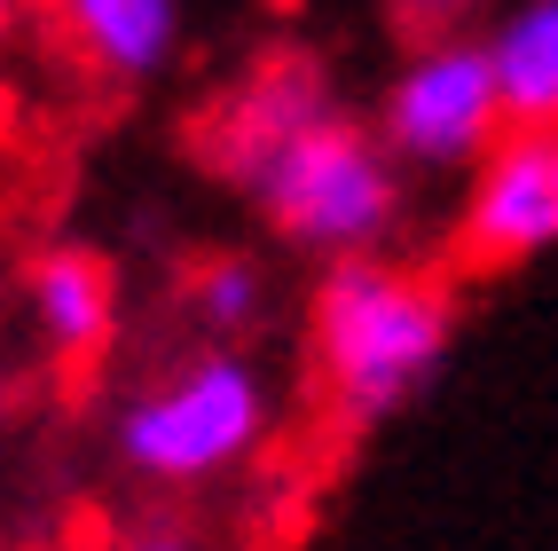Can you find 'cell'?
Returning <instances> with one entry per match:
<instances>
[{
    "mask_svg": "<svg viewBox=\"0 0 558 551\" xmlns=\"http://www.w3.org/2000/svg\"><path fill=\"white\" fill-rule=\"evenodd\" d=\"M307 339H315V379L330 394V418L347 433H369L440 379L457 339V291L440 268L386 261V252L323 261L307 300Z\"/></svg>",
    "mask_w": 558,
    "mask_h": 551,
    "instance_id": "cell-1",
    "label": "cell"
},
{
    "mask_svg": "<svg viewBox=\"0 0 558 551\" xmlns=\"http://www.w3.org/2000/svg\"><path fill=\"white\" fill-rule=\"evenodd\" d=\"M236 190L252 197V213L268 229L307 252V261H354V252H386L409 190H401V158L386 151L378 127H362L339 103L330 119L300 127L291 142H276Z\"/></svg>",
    "mask_w": 558,
    "mask_h": 551,
    "instance_id": "cell-2",
    "label": "cell"
},
{
    "mask_svg": "<svg viewBox=\"0 0 558 551\" xmlns=\"http://www.w3.org/2000/svg\"><path fill=\"white\" fill-rule=\"evenodd\" d=\"M276 426V386L236 347H197L119 410V465L150 489H205L236 472Z\"/></svg>",
    "mask_w": 558,
    "mask_h": 551,
    "instance_id": "cell-3",
    "label": "cell"
},
{
    "mask_svg": "<svg viewBox=\"0 0 558 551\" xmlns=\"http://www.w3.org/2000/svg\"><path fill=\"white\" fill-rule=\"evenodd\" d=\"M511 127L504 80L480 32H440V40H409L401 71L378 95V134L401 158V173H457Z\"/></svg>",
    "mask_w": 558,
    "mask_h": 551,
    "instance_id": "cell-4",
    "label": "cell"
},
{
    "mask_svg": "<svg viewBox=\"0 0 558 551\" xmlns=\"http://www.w3.org/2000/svg\"><path fill=\"white\" fill-rule=\"evenodd\" d=\"M464 173H472L464 205L449 220L457 268L504 276V268H527L558 244V127L511 119Z\"/></svg>",
    "mask_w": 558,
    "mask_h": 551,
    "instance_id": "cell-5",
    "label": "cell"
},
{
    "mask_svg": "<svg viewBox=\"0 0 558 551\" xmlns=\"http://www.w3.org/2000/svg\"><path fill=\"white\" fill-rule=\"evenodd\" d=\"M330 110H339V87H330V71L315 56H268V63H252L229 87V103L205 119L197 151L220 181H244L276 142H291L300 127L330 119Z\"/></svg>",
    "mask_w": 558,
    "mask_h": 551,
    "instance_id": "cell-6",
    "label": "cell"
},
{
    "mask_svg": "<svg viewBox=\"0 0 558 551\" xmlns=\"http://www.w3.org/2000/svg\"><path fill=\"white\" fill-rule=\"evenodd\" d=\"M56 40L110 87H150L181 63L190 16L181 0H48Z\"/></svg>",
    "mask_w": 558,
    "mask_h": 551,
    "instance_id": "cell-7",
    "label": "cell"
},
{
    "mask_svg": "<svg viewBox=\"0 0 558 551\" xmlns=\"http://www.w3.org/2000/svg\"><path fill=\"white\" fill-rule=\"evenodd\" d=\"M24 315L56 362H87L119 331V276L95 244H40L24 268Z\"/></svg>",
    "mask_w": 558,
    "mask_h": 551,
    "instance_id": "cell-8",
    "label": "cell"
},
{
    "mask_svg": "<svg viewBox=\"0 0 558 551\" xmlns=\"http://www.w3.org/2000/svg\"><path fill=\"white\" fill-rule=\"evenodd\" d=\"M504 80V110L527 127H558V0H504L480 32Z\"/></svg>",
    "mask_w": 558,
    "mask_h": 551,
    "instance_id": "cell-9",
    "label": "cell"
},
{
    "mask_svg": "<svg viewBox=\"0 0 558 551\" xmlns=\"http://www.w3.org/2000/svg\"><path fill=\"white\" fill-rule=\"evenodd\" d=\"M276 308V276L252 261V252H213V261L190 276V323L205 331L213 347H236L252 339Z\"/></svg>",
    "mask_w": 558,
    "mask_h": 551,
    "instance_id": "cell-10",
    "label": "cell"
},
{
    "mask_svg": "<svg viewBox=\"0 0 558 551\" xmlns=\"http://www.w3.org/2000/svg\"><path fill=\"white\" fill-rule=\"evenodd\" d=\"M504 0H386L393 32H409V40H440V32H472L480 16H496Z\"/></svg>",
    "mask_w": 558,
    "mask_h": 551,
    "instance_id": "cell-11",
    "label": "cell"
},
{
    "mask_svg": "<svg viewBox=\"0 0 558 551\" xmlns=\"http://www.w3.org/2000/svg\"><path fill=\"white\" fill-rule=\"evenodd\" d=\"M110 551H205L190 528H134V536H119Z\"/></svg>",
    "mask_w": 558,
    "mask_h": 551,
    "instance_id": "cell-12",
    "label": "cell"
},
{
    "mask_svg": "<svg viewBox=\"0 0 558 551\" xmlns=\"http://www.w3.org/2000/svg\"><path fill=\"white\" fill-rule=\"evenodd\" d=\"M16 24H24V0H0V48L16 40Z\"/></svg>",
    "mask_w": 558,
    "mask_h": 551,
    "instance_id": "cell-13",
    "label": "cell"
},
{
    "mask_svg": "<svg viewBox=\"0 0 558 551\" xmlns=\"http://www.w3.org/2000/svg\"><path fill=\"white\" fill-rule=\"evenodd\" d=\"M0 410H9V355H0Z\"/></svg>",
    "mask_w": 558,
    "mask_h": 551,
    "instance_id": "cell-14",
    "label": "cell"
}]
</instances>
